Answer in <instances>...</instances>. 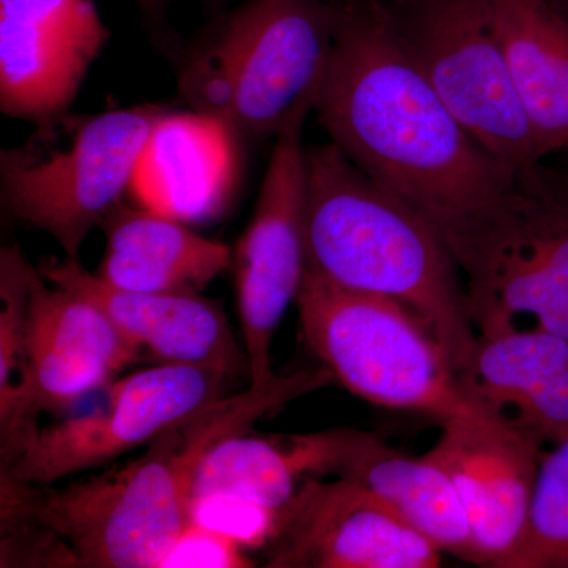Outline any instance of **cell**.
<instances>
[{"label":"cell","mask_w":568,"mask_h":568,"mask_svg":"<svg viewBox=\"0 0 568 568\" xmlns=\"http://www.w3.org/2000/svg\"><path fill=\"white\" fill-rule=\"evenodd\" d=\"M295 305L306 346L358 398L439 424L504 417L474 394L425 321L402 302L336 286L306 268Z\"/></svg>","instance_id":"5"},{"label":"cell","mask_w":568,"mask_h":568,"mask_svg":"<svg viewBox=\"0 0 568 568\" xmlns=\"http://www.w3.org/2000/svg\"><path fill=\"white\" fill-rule=\"evenodd\" d=\"M315 104L305 103L275 136L256 207L233 252L239 316L250 387L268 388L272 342L297 298L306 271L304 125Z\"/></svg>","instance_id":"10"},{"label":"cell","mask_w":568,"mask_h":568,"mask_svg":"<svg viewBox=\"0 0 568 568\" xmlns=\"http://www.w3.org/2000/svg\"><path fill=\"white\" fill-rule=\"evenodd\" d=\"M407 54L467 132L519 175L538 156L489 0H387Z\"/></svg>","instance_id":"7"},{"label":"cell","mask_w":568,"mask_h":568,"mask_svg":"<svg viewBox=\"0 0 568 568\" xmlns=\"http://www.w3.org/2000/svg\"><path fill=\"white\" fill-rule=\"evenodd\" d=\"M538 156L568 148V18L549 0H489Z\"/></svg>","instance_id":"20"},{"label":"cell","mask_w":568,"mask_h":568,"mask_svg":"<svg viewBox=\"0 0 568 568\" xmlns=\"http://www.w3.org/2000/svg\"><path fill=\"white\" fill-rule=\"evenodd\" d=\"M271 568H436L443 551L346 478H310L280 510Z\"/></svg>","instance_id":"12"},{"label":"cell","mask_w":568,"mask_h":568,"mask_svg":"<svg viewBox=\"0 0 568 568\" xmlns=\"http://www.w3.org/2000/svg\"><path fill=\"white\" fill-rule=\"evenodd\" d=\"M275 409L274 396L246 388L220 398L129 465L65 488L2 476V567L160 568L190 525L194 480L227 437Z\"/></svg>","instance_id":"2"},{"label":"cell","mask_w":568,"mask_h":568,"mask_svg":"<svg viewBox=\"0 0 568 568\" xmlns=\"http://www.w3.org/2000/svg\"><path fill=\"white\" fill-rule=\"evenodd\" d=\"M237 136L204 112L164 111L142 151L130 193L138 205L183 223L216 219L237 181Z\"/></svg>","instance_id":"16"},{"label":"cell","mask_w":568,"mask_h":568,"mask_svg":"<svg viewBox=\"0 0 568 568\" xmlns=\"http://www.w3.org/2000/svg\"><path fill=\"white\" fill-rule=\"evenodd\" d=\"M32 265L20 246L0 252V435L10 447L20 418Z\"/></svg>","instance_id":"23"},{"label":"cell","mask_w":568,"mask_h":568,"mask_svg":"<svg viewBox=\"0 0 568 568\" xmlns=\"http://www.w3.org/2000/svg\"><path fill=\"white\" fill-rule=\"evenodd\" d=\"M306 268L346 290L395 298L417 313L465 379L477 328L446 237L331 144L305 148Z\"/></svg>","instance_id":"3"},{"label":"cell","mask_w":568,"mask_h":568,"mask_svg":"<svg viewBox=\"0 0 568 568\" xmlns=\"http://www.w3.org/2000/svg\"><path fill=\"white\" fill-rule=\"evenodd\" d=\"M164 108L55 115L0 155L2 197L14 219L50 234L65 257L130 192L134 171Z\"/></svg>","instance_id":"6"},{"label":"cell","mask_w":568,"mask_h":568,"mask_svg":"<svg viewBox=\"0 0 568 568\" xmlns=\"http://www.w3.org/2000/svg\"><path fill=\"white\" fill-rule=\"evenodd\" d=\"M331 62L315 100L321 125L377 185L424 213L444 237L517 189L407 54L387 0H334Z\"/></svg>","instance_id":"1"},{"label":"cell","mask_w":568,"mask_h":568,"mask_svg":"<svg viewBox=\"0 0 568 568\" xmlns=\"http://www.w3.org/2000/svg\"><path fill=\"white\" fill-rule=\"evenodd\" d=\"M245 549L230 538L190 523L164 556L160 568H246L254 567Z\"/></svg>","instance_id":"25"},{"label":"cell","mask_w":568,"mask_h":568,"mask_svg":"<svg viewBox=\"0 0 568 568\" xmlns=\"http://www.w3.org/2000/svg\"><path fill=\"white\" fill-rule=\"evenodd\" d=\"M134 2L138 3L148 20L160 22L163 20L164 10H166L170 0H134Z\"/></svg>","instance_id":"26"},{"label":"cell","mask_w":568,"mask_h":568,"mask_svg":"<svg viewBox=\"0 0 568 568\" xmlns=\"http://www.w3.org/2000/svg\"><path fill=\"white\" fill-rule=\"evenodd\" d=\"M466 384L497 414L558 444L568 437V336L541 327L478 335Z\"/></svg>","instance_id":"17"},{"label":"cell","mask_w":568,"mask_h":568,"mask_svg":"<svg viewBox=\"0 0 568 568\" xmlns=\"http://www.w3.org/2000/svg\"><path fill=\"white\" fill-rule=\"evenodd\" d=\"M106 246L97 276L140 293H201L233 263V250L181 220L119 203L102 224Z\"/></svg>","instance_id":"18"},{"label":"cell","mask_w":568,"mask_h":568,"mask_svg":"<svg viewBox=\"0 0 568 568\" xmlns=\"http://www.w3.org/2000/svg\"><path fill=\"white\" fill-rule=\"evenodd\" d=\"M250 432L227 437L209 452L193 496L222 493L280 511L310 478L338 476L361 436L349 428L293 436Z\"/></svg>","instance_id":"19"},{"label":"cell","mask_w":568,"mask_h":568,"mask_svg":"<svg viewBox=\"0 0 568 568\" xmlns=\"http://www.w3.org/2000/svg\"><path fill=\"white\" fill-rule=\"evenodd\" d=\"M47 282L88 298L106 313L138 349L159 364L209 366L233 376L248 372L223 306L200 293H140L111 286L80 261H41Z\"/></svg>","instance_id":"15"},{"label":"cell","mask_w":568,"mask_h":568,"mask_svg":"<svg viewBox=\"0 0 568 568\" xmlns=\"http://www.w3.org/2000/svg\"><path fill=\"white\" fill-rule=\"evenodd\" d=\"M465 278L478 332L517 327L568 295V203L549 186L547 168L519 179L476 223L446 237Z\"/></svg>","instance_id":"8"},{"label":"cell","mask_w":568,"mask_h":568,"mask_svg":"<svg viewBox=\"0 0 568 568\" xmlns=\"http://www.w3.org/2000/svg\"><path fill=\"white\" fill-rule=\"evenodd\" d=\"M560 152H568V148ZM549 185H551L552 192L562 197L568 203V163L564 171H551L548 170Z\"/></svg>","instance_id":"27"},{"label":"cell","mask_w":568,"mask_h":568,"mask_svg":"<svg viewBox=\"0 0 568 568\" xmlns=\"http://www.w3.org/2000/svg\"><path fill=\"white\" fill-rule=\"evenodd\" d=\"M496 568H568V437L541 455L525 532Z\"/></svg>","instance_id":"22"},{"label":"cell","mask_w":568,"mask_h":568,"mask_svg":"<svg viewBox=\"0 0 568 568\" xmlns=\"http://www.w3.org/2000/svg\"><path fill=\"white\" fill-rule=\"evenodd\" d=\"M212 2H215V3H223L224 0H212Z\"/></svg>","instance_id":"28"},{"label":"cell","mask_w":568,"mask_h":568,"mask_svg":"<svg viewBox=\"0 0 568 568\" xmlns=\"http://www.w3.org/2000/svg\"><path fill=\"white\" fill-rule=\"evenodd\" d=\"M227 375L209 366L159 364L111 384L102 413L39 428L2 476L52 485L151 446L219 402Z\"/></svg>","instance_id":"9"},{"label":"cell","mask_w":568,"mask_h":568,"mask_svg":"<svg viewBox=\"0 0 568 568\" xmlns=\"http://www.w3.org/2000/svg\"><path fill=\"white\" fill-rule=\"evenodd\" d=\"M140 354L99 305L47 282L33 267L20 418L13 443L2 454V466L21 457L39 429L40 413L73 405L106 386Z\"/></svg>","instance_id":"11"},{"label":"cell","mask_w":568,"mask_h":568,"mask_svg":"<svg viewBox=\"0 0 568 568\" xmlns=\"http://www.w3.org/2000/svg\"><path fill=\"white\" fill-rule=\"evenodd\" d=\"M190 523L230 538L244 549L267 548L278 530L280 511L233 495L193 496Z\"/></svg>","instance_id":"24"},{"label":"cell","mask_w":568,"mask_h":568,"mask_svg":"<svg viewBox=\"0 0 568 568\" xmlns=\"http://www.w3.org/2000/svg\"><path fill=\"white\" fill-rule=\"evenodd\" d=\"M327 0H250L183 55L179 91L239 136H276L315 104L334 50Z\"/></svg>","instance_id":"4"},{"label":"cell","mask_w":568,"mask_h":568,"mask_svg":"<svg viewBox=\"0 0 568 568\" xmlns=\"http://www.w3.org/2000/svg\"><path fill=\"white\" fill-rule=\"evenodd\" d=\"M361 485L443 552L473 564L469 521L457 489L436 463L407 457L361 432L338 476Z\"/></svg>","instance_id":"21"},{"label":"cell","mask_w":568,"mask_h":568,"mask_svg":"<svg viewBox=\"0 0 568 568\" xmlns=\"http://www.w3.org/2000/svg\"><path fill=\"white\" fill-rule=\"evenodd\" d=\"M440 426L425 457L457 489L469 521L473 564L496 568L525 532L545 443L508 416Z\"/></svg>","instance_id":"13"},{"label":"cell","mask_w":568,"mask_h":568,"mask_svg":"<svg viewBox=\"0 0 568 568\" xmlns=\"http://www.w3.org/2000/svg\"><path fill=\"white\" fill-rule=\"evenodd\" d=\"M110 31L95 0H0V108L36 123L65 114Z\"/></svg>","instance_id":"14"}]
</instances>
